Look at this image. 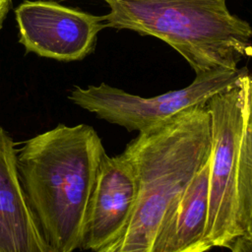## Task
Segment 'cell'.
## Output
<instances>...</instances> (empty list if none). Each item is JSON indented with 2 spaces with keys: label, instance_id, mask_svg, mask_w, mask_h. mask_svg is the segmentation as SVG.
I'll return each instance as SVG.
<instances>
[{
  "label": "cell",
  "instance_id": "cell-1",
  "mask_svg": "<svg viewBox=\"0 0 252 252\" xmlns=\"http://www.w3.org/2000/svg\"><path fill=\"white\" fill-rule=\"evenodd\" d=\"M105 154L98 134L87 124H58L17 149V167L27 202L53 252L80 249Z\"/></svg>",
  "mask_w": 252,
  "mask_h": 252
},
{
  "label": "cell",
  "instance_id": "cell-2",
  "mask_svg": "<svg viewBox=\"0 0 252 252\" xmlns=\"http://www.w3.org/2000/svg\"><path fill=\"white\" fill-rule=\"evenodd\" d=\"M125 151L136 169L138 195L119 252H150L166 211L211 157L207 103L139 132Z\"/></svg>",
  "mask_w": 252,
  "mask_h": 252
},
{
  "label": "cell",
  "instance_id": "cell-3",
  "mask_svg": "<svg viewBox=\"0 0 252 252\" xmlns=\"http://www.w3.org/2000/svg\"><path fill=\"white\" fill-rule=\"evenodd\" d=\"M106 28L155 36L202 74L236 69L252 56V28L230 13L226 0H103Z\"/></svg>",
  "mask_w": 252,
  "mask_h": 252
},
{
  "label": "cell",
  "instance_id": "cell-4",
  "mask_svg": "<svg viewBox=\"0 0 252 252\" xmlns=\"http://www.w3.org/2000/svg\"><path fill=\"white\" fill-rule=\"evenodd\" d=\"M247 74V67L216 69L197 74L185 88L152 97H142L101 83L86 89L75 87L69 99L100 119L139 133L189 107L206 104L214 95L239 86Z\"/></svg>",
  "mask_w": 252,
  "mask_h": 252
},
{
  "label": "cell",
  "instance_id": "cell-5",
  "mask_svg": "<svg viewBox=\"0 0 252 252\" xmlns=\"http://www.w3.org/2000/svg\"><path fill=\"white\" fill-rule=\"evenodd\" d=\"M207 107L211 114L212 152L206 238L213 247L227 248L241 234L237 220V170L244 118L242 81L211 97Z\"/></svg>",
  "mask_w": 252,
  "mask_h": 252
},
{
  "label": "cell",
  "instance_id": "cell-6",
  "mask_svg": "<svg viewBox=\"0 0 252 252\" xmlns=\"http://www.w3.org/2000/svg\"><path fill=\"white\" fill-rule=\"evenodd\" d=\"M20 42L27 52L60 61L81 60L106 28L102 16L65 7L54 0H25L15 9Z\"/></svg>",
  "mask_w": 252,
  "mask_h": 252
},
{
  "label": "cell",
  "instance_id": "cell-7",
  "mask_svg": "<svg viewBox=\"0 0 252 252\" xmlns=\"http://www.w3.org/2000/svg\"><path fill=\"white\" fill-rule=\"evenodd\" d=\"M138 195L134 163L122 154L102 157L84 226L81 250H100L123 236Z\"/></svg>",
  "mask_w": 252,
  "mask_h": 252
},
{
  "label": "cell",
  "instance_id": "cell-8",
  "mask_svg": "<svg viewBox=\"0 0 252 252\" xmlns=\"http://www.w3.org/2000/svg\"><path fill=\"white\" fill-rule=\"evenodd\" d=\"M0 252H53L43 239L22 187L16 144L0 126Z\"/></svg>",
  "mask_w": 252,
  "mask_h": 252
},
{
  "label": "cell",
  "instance_id": "cell-9",
  "mask_svg": "<svg viewBox=\"0 0 252 252\" xmlns=\"http://www.w3.org/2000/svg\"><path fill=\"white\" fill-rule=\"evenodd\" d=\"M210 158L166 211L150 252H206L213 247L206 238Z\"/></svg>",
  "mask_w": 252,
  "mask_h": 252
},
{
  "label": "cell",
  "instance_id": "cell-10",
  "mask_svg": "<svg viewBox=\"0 0 252 252\" xmlns=\"http://www.w3.org/2000/svg\"><path fill=\"white\" fill-rule=\"evenodd\" d=\"M244 118L237 170V220L240 233L252 234V75L242 79Z\"/></svg>",
  "mask_w": 252,
  "mask_h": 252
},
{
  "label": "cell",
  "instance_id": "cell-11",
  "mask_svg": "<svg viewBox=\"0 0 252 252\" xmlns=\"http://www.w3.org/2000/svg\"><path fill=\"white\" fill-rule=\"evenodd\" d=\"M230 252H252V234L237 235L227 247Z\"/></svg>",
  "mask_w": 252,
  "mask_h": 252
},
{
  "label": "cell",
  "instance_id": "cell-12",
  "mask_svg": "<svg viewBox=\"0 0 252 252\" xmlns=\"http://www.w3.org/2000/svg\"><path fill=\"white\" fill-rule=\"evenodd\" d=\"M12 7V0H0V29L2 28L3 22Z\"/></svg>",
  "mask_w": 252,
  "mask_h": 252
},
{
  "label": "cell",
  "instance_id": "cell-13",
  "mask_svg": "<svg viewBox=\"0 0 252 252\" xmlns=\"http://www.w3.org/2000/svg\"><path fill=\"white\" fill-rule=\"evenodd\" d=\"M121 238H122V237H120V238L114 240L113 242H111V243L108 244L107 246L101 248L100 250L94 251V252H119L120 245H121Z\"/></svg>",
  "mask_w": 252,
  "mask_h": 252
},
{
  "label": "cell",
  "instance_id": "cell-14",
  "mask_svg": "<svg viewBox=\"0 0 252 252\" xmlns=\"http://www.w3.org/2000/svg\"><path fill=\"white\" fill-rule=\"evenodd\" d=\"M54 1H55V0H54Z\"/></svg>",
  "mask_w": 252,
  "mask_h": 252
}]
</instances>
